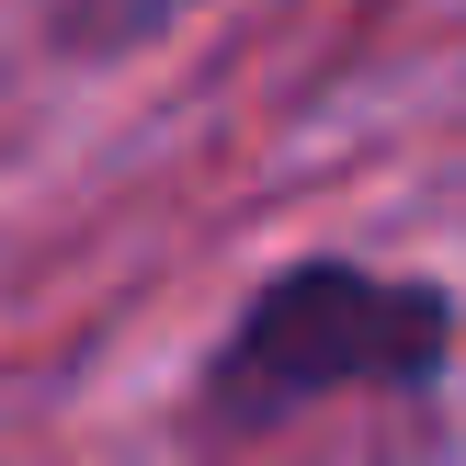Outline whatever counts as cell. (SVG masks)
Wrapping results in <instances>:
<instances>
[{
  "mask_svg": "<svg viewBox=\"0 0 466 466\" xmlns=\"http://www.w3.org/2000/svg\"><path fill=\"white\" fill-rule=\"evenodd\" d=\"M455 353V296L376 262H285L194 376V432H273L319 399H421Z\"/></svg>",
  "mask_w": 466,
  "mask_h": 466,
  "instance_id": "obj_1",
  "label": "cell"
},
{
  "mask_svg": "<svg viewBox=\"0 0 466 466\" xmlns=\"http://www.w3.org/2000/svg\"><path fill=\"white\" fill-rule=\"evenodd\" d=\"M182 12H194V0H46V46L80 57V68H114V57H137V46H159Z\"/></svg>",
  "mask_w": 466,
  "mask_h": 466,
  "instance_id": "obj_2",
  "label": "cell"
}]
</instances>
